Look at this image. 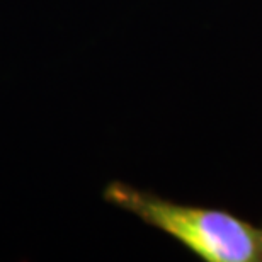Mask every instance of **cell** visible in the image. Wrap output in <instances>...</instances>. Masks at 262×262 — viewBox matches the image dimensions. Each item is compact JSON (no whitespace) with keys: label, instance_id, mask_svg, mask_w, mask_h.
<instances>
[{"label":"cell","instance_id":"cell-1","mask_svg":"<svg viewBox=\"0 0 262 262\" xmlns=\"http://www.w3.org/2000/svg\"><path fill=\"white\" fill-rule=\"evenodd\" d=\"M104 199L164 232L206 262H262V227L214 208L189 206L141 191L123 181L109 182Z\"/></svg>","mask_w":262,"mask_h":262}]
</instances>
